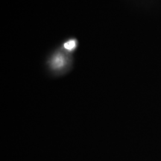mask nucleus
Listing matches in <instances>:
<instances>
[{
  "label": "nucleus",
  "instance_id": "nucleus-2",
  "mask_svg": "<svg viewBox=\"0 0 161 161\" xmlns=\"http://www.w3.org/2000/svg\"><path fill=\"white\" fill-rule=\"evenodd\" d=\"M53 64L55 65V67L57 68H59L60 66H62V65L64 64V60L62 59L61 57H60V56H58L55 59L53 62Z\"/></svg>",
  "mask_w": 161,
  "mask_h": 161
},
{
  "label": "nucleus",
  "instance_id": "nucleus-1",
  "mask_svg": "<svg viewBox=\"0 0 161 161\" xmlns=\"http://www.w3.org/2000/svg\"><path fill=\"white\" fill-rule=\"evenodd\" d=\"M64 47H65V49L69 50V51H72L76 47V41L74 40H69V41L66 42L64 44Z\"/></svg>",
  "mask_w": 161,
  "mask_h": 161
}]
</instances>
